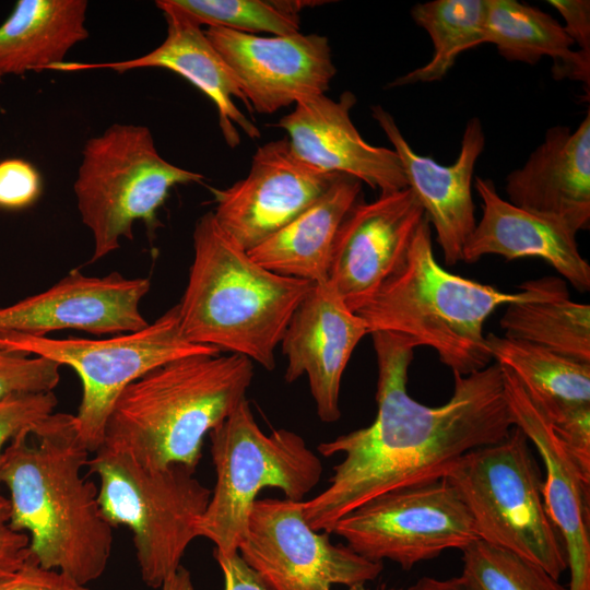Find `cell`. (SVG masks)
Returning a JSON list of instances; mask_svg holds the SVG:
<instances>
[{
    "label": "cell",
    "instance_id": "obj_14",
    "mask_svg": "<svg viewBox=\"0 0 590 590\" xmlns=\"http://www.w3.org/2000/svg\"><path fill=\"white\" fill-rule=\"evenodd\" d=\"M251 111L273 114L329 90L337 73L329 40L318 34L258 36L208 27Z\"/></svg>",
    "mask_w": 590,
    "mask_h": 590
},
{
    "label": "cell",
    "instance_id": "obj_6",
    "mask_svg": "<svg viewBox=\"0 0 590 590\" xmlns=\"http://www.w3.org/2000/svg\"><path fill=\"white\" fill-rule=\"evenodd\" d=\"M209 436L216 480L197 534L215 545L214 555L228 557L246 539L260 491L279 488L285 498L302 502L323 468L298 434L284 428L264 434L247 399Z\"/></svg>",
    "mask_w": 590,
    "mask_h": 590
},
{
    "label": "cell",
    "instance_id": "obj_27",
    "mask_svg": "<svg viewBox=\"0 0 590 590\" xmlns=\"http://www.w3.org/2000/svg\"><path fill=\"white\" fill-rule=\"evenodd\" d=\"M505 335L590 364V305L570 299L566 282L544 276L535 298L507 305Z\"/></svg>",
    "mask_w": 590,
    "mask_h": 590
},
{
    "label": "cell",
    "instance_id": "obj_21",
    "mask_svg": "<svg viewBox=\"0 0 590 590\" xmlns=\"http://www.w3.org/2000/svg\"><path fill=\"white\" fill-rule=\"evenodd\" d=\"M508 202L577 235L590 224V111L576 130L547 129L526 163L506 177Z\"/></svg>",
    "mask_w": 590,
    "mask_h": 590
},
{
    "label": "cell",
    "instance_id": "obj_26",
    "mask_svg": "<svg viewBox=\"0 0 590 590\" xmlns=\"http://www.w3.org/2000/svg\"><path fill=\"white\" fill-rule=\"evenodd\" d=\"M496 46L508 61L534 66L553 58V76L590 85V57L571 49L574 42L563 25L540 9L517 0H486L484 44Z\"/></svg>",
    "mask_w": 590,
    "mask_h": 590
},
{
    "label": "cell",
    "instance_id": "obj_15",
    "mask_svg": "<svg viewBox=\"0 0 590 590\" xmlns=\"http://www.w3.org/2000/svg\"><path fill=\"white\" fill-rule=\"evenodd\" d=\"M423 219L409 187L351 208L334 238L328 281L352 311L401 264Z\"/></svg>",
    "mask_w": 590,
    "mask_h": 590
},
{
    "label": "cell",
    "instance_id": "obj_33",
    "mask_svg": "<svg viewBox=\"0 0 590 590\" xmlns=\"http://www.w3.org/2000/svg\"><path fill=\"white\" fill-rule=\"evenodd\" d=\"M57 404L54 391L17 394L0 400V461L10 441L54 413Z\"/></svg>",
    "mask_w": 590,
    "mask_h": 590
},
{
    "label": "cell",
    "instance_id": "obj_16",
    "mask_svg": "<svg viewBox=\"0 0 590 590\" xmlns=\"http://www.w3.org/2000/svg\"><path fill=\"white\" fill-rule=\"evenodd\" d=\"M151 282L118 272L90 276L71 270L48 290L0 308V331L47 335L75 329L93 334L128 333L149 324L140 303Z\"/></svg>",
    "mask_w": 590,
    "mask_h": 590
},
{
    "label": "cell",
    "instance_id": "obj_36",
    "mask_svg": "<svg viewBox=\"0 0 590 590\" xmlns=\"http://www.w3.org/2000/svg\"><path fill=\"white\" fill-rule=\"evenodd\" d=\"M10 518V502L0 495V579L19 569L31 556L27 534L14 530Z\"/></svg>",
    "mask_w": 590,
    "mask_h": 590
},
{
    "label": "cell",
    "instance_id": "obj_8",
    "mask_svg": "<svg viewBox=\"0 0 590 590\" xmlns=\"http://www.w3.org/2000/svg\"><path fill=\"white\" fill-rule=\"evenodd\" d=\"M523 432L462 456L446 479L468 508L479 539L515 552L559 579L567 569L560 536L543 503V477Z\"/></svg>",
    "mask_w": 590,
    "mask_h": 590
},
{
    "label": "cell",
    "instance_id": "obj_41",
    "mask_svg": "<svg viewBox=\"0 0 590 590\" xmlns=\"http://www.w3.org/2000/svg\"><path fill=\"white\" fill-rule=\"evenodd\" d=\"M346 590H369L368 588L365 587V583H357V585H354V586H351V587H347ZM378 590H403L401 588H380Z\"/></svg>",
    "mask_w": 590,
    "mask_h": 590
},
{
    "label": "cell",
    "instance_id": "obj_23",
    "mask_svg": "<svg viewBox=\"0 0 590 590\" xmlns=\"http://www.w3.org/2000/svg\"><path fill=\"white\" fill-rule=\"evenodd\" d=\"M474 188L482 200L483 214L463 247L462 261L472 263L486 255L507 260L536 257L578 291H589L590 266L579 252L577 235L503 199L492 179L475 177Z\"/></svg>",
    "mask_w": 590,
    "mask_h": 590
},
{
    "label": "cell",
    "instance_id": "obj_25",
    "mask_svg": "<svg viewBox=\"0 0 590 590\" xmlns=\"http://www.w3.org/2000/svg\"><path fill=\"white\" fill-rule=\"evenodd\" d=\"M85 0H19L0 25V75L51 70L88 37Z\"/></svg>",
    "mask_w": 590,
    "mask_h": 590
},
{
    "label": "cell",
    "instance_id": "obj_13",
    "mask_svg": "<svg viewBox=\"0 0 590 590\" xmlns=\"http://www.w3.org/2000/svg\"><path fill=\"white\" fill-rule=\"evenodd\" d=\"M340 173L302 160L287 138L259 146L248 175L225 189L210 188L221 228L249 251L314 204Z\"/></svg>",
    "mask_w": 590,
    "mask_h": 590
},
{
    "label": "cell",
    "instance_id": "obj_29",
    "mask_svg": "<svg viewBox=\"0 0 590 590\" xmlns=\"http://www.w3.org/2000/svg\"><path fill=\"white\" fill-rule=\"evenodd\" d=\"M486 0H434L411 9L433 43L430 60L398 76L388 87L441 81L465 50L484 44Z\"/></svg>",
    "mask_w": 590,
    "mask_h": 590
},
{
    "label": "cell",
    "instance_id": "obj_32",
    "mask_svg": "<svg viewBox=\"0 0 590 590\" xmlns=\"http://www.w3.org/2000/svg\"><path fill=\"white\" fill-rule=\"evenodd\" d=\"M60 367L42 356L0 351V400L54 391L60 381Z\"/></svg>",
    "mask_w": 590,
    "mask_h": 590
},
{
    "label": "cell",
    "instance_id": "obj_39",
    "mask_svg": "<svg viewBox=\"0 0 590 590\" xmlns=\"http://www.w3.org/2000/svg\"><path fill=\"white\" fill-rule=\"evenodd\" d=\"M408 590H462L458 577L450 579H437L433 577H422Z\"/></svg>",
    "mask_w": 590,
    "mask_h": 590
},
{
    "label": "cell",
    "instance_id": "obj_42",
    "mask_svg": "<svg viewBox=\"0 0 590 590\" xmlns=\"http://www.w3.org/2000/svg\"><path fill=\"white\" fill-rule=\"evenodd\" d=\"M1 82H2V76L0 75V84H1Z\"/></svg>",
    "mask_w": 590,
    "mask_h": 590
},
{
    "label": "cell",
    "instance_id": "obj_17",
    "mask_svg": "<svg viewBox=\"0 0 590 590\" xmlns=\"http://www.w3.org/2000/svg\"><path fill=\"white\" fill-rule=\"evenodd\" d=\"M368 333L366 323L329 281L314 283L295 309L280 343L287 359L284 379L291 384L308 377L322 422L341 417L342 376L354 349Z\"/></svg>",
    "mask_w": 590,
    "mask_h": 590
},
{
    "label": "cell",
    "instance_id": "obj_35",
    "mask_svg": "<svg viewBox=\"0 0 590 590\" xmlns=\"http://www.w3.org/2000/svg\"><path fill=\"white\" fill-rule=\"evenodd\" d=\"M0 590H90L67 574L40 566L31 556L14 573L0 579Z\"/></svg>",
    "mask_w": 590,
    "mask_h": 590
},
{
    "label": "cell",
    "instance_id": "obj_9",
    "mask_svg": "<svg viewBox=\"0 0 590 590\" xmlns=\"http://www.w3.org/2000/svg\"><path fill=\"white\" fill-rule=\"evenodd\" d=\"M202 179L163 158L145 126L115 123L91 137L73 189L81 220L93 236L92 261L117 250L122 238L131 240L137 221L154 229L169 190Z\"/></svg>",
    "mask_w": 590,
    "mask_h": 590
},
{
    "label": "cell",
    "instance_id": "obj_24",
    "mask_svg": "<svg viewBox=\"0 0 590 590\" xmlns=\"http://www.w3.org/2000/svg\"><path fill=\"white\" fill-rule=\"evenodd\" d=\"M362 181L340 174L329 189L308 209L253 249L250 258L276 274L328 281L330 256L337 232L359 200Z\"/></svg>",
    "mask_w": 590,
    "mask_h": 590
},
{
    "label": "cell",
    "instance_id": "obj_4",
    "mask_svg": "<svg viewBox=\"0 0 590 590\" xmlns=\"http://www.w3.org/2000/svg\"><path fill=\"white\" fill-rule=\"evenodd\" d=\"M252 377V362L236 354H199L160 366L117 398L102 446L145 468L196 470L204 437L246 399Z\"/></svg>",
    "mask_w": 590,
    "mask_h": 590
},
{
    "label": "cell",
    "instance_id": "obj_19",
    "mask_svg": "<svg viewBox=\"0 0 590 590\" xmlns=\"http://www.w3.org/2000/svg\"><path fill=\"white\" fill-rule=\"evenodd\" d=\"M371 116L392 144L408 187L436 232L445 262L457 264L462 261L463 247L476 225L472 182L476 162L485 146L481 120L477 117L468 120L458 157L445 166L416 153L385 108L371 107Z\"/></svg>",
    "mask_w": 590,
    "mask_h": 590
},
{
    "label": "cell",
    "instance_id": "obj_10",
    "mask_svg": "<svg viewBox=\"0 0 590 590\" xmlns=\"http://www.w3.org/2000/svg\"><path fill=\"white\" fill-rule=\"evenodd\" d=\"M0 351L42 356L78 374L82 398L74 416L80 438L92 453L103 445L107 418L127 386L175 359L221 354L184 337L177 305L140 330L107 339H55L0 331Z\"/></svg>",
    "mask_w": 590,
    "mask_h": 590
},
{
    "label": "cell",
    "instance_id": "obj_31",
    "mask_svg": "<svg viewBox=\"0 0 590 590\" xmlns=\"http://www.w3.org/2000/svg\"><path fill=\"white\" fill-rule=\"evenodd\" d=\"M462 551V590H568L534 562L477 539Z\"/></svg>",
    "mask_w": 590,
    "mask_h": 590
},
{
    "label": "cell",
    "instance_id": "obj_11",
    "mask_svg": "<svg viewBox=\"0 0 590 590\" xmlns=\"http://www.w3.org/2000/svg\"><path fill=\"white\" fill-rule=\"evenodd\" d=\"M332 533L358 555L405 570L479 539L468 508L446 479L379 495L337 521Z\"/></svg>",
    "mask_w": 590,
    "mask_h": 590
},
{
    "label": "cell",
    "instance_id": "obj_3",
    "mask_svg": "<svg viewBox=\"0 0 590 590\" xmlns=\"http://www.w3.org/2000/svg\"><path fill=\"white\" fill-rule=\"evenodd\" d=\"M312 284L258 264L206 212L194 225L193 260L177 304L181 332L272 370L275 347Z\"/></svg>",
    "mask_w": 590,
    "mask_h": 590
},
{
    "label": "cell",
    "instance_id": "obj_30",
    "mask_svg": "<svg viewBox=\"0 0 590 590\" xmlns=\"http://www.w3.org/2000/svg\"><path fill=\"white\" fill-rule=\"evenodd\" d=\"M199 26L221 27L247 34L299 33V12L322 1L304 0H163Z\"/></svg>",
    "mask_w": 590,
    "mask_h": 590
},
{
    "label": "cell",
    "instance_id": "obj_2",
    "mask_svg": "<svg viewBox=\"0 0 590 590\" xmlns=\"http://www.w3.org/2000/svg\"><path fill=\"white\" fill-rule=\"evenodd\" d=\"M90 453L75 416L54 412L15 436L0 461L10 524L27 534L31 557L82 585L104 574L114 544L98 487L82 473Z\"/></svg>",
    "mask_w": 590,
    "mask_h": 590
},
{
    "label": "cell",
    "instance_id": "obj_28",
    "mask_svg": "<svg viewBox=\"0 0 590 590\" xmlns=\"http://www.w3.org/2000/svg\"><path fill=\"white\" fill-rule=\"evenodd\" d=\"M493 362L508 369L543 411L590 404V364L494 333L486 335Z\"/></svg>",
    "mask_w": 590,
    "mask_h": 590
},
{
    "label": "cell",
    "instance_id": "obj_1",
    "mask_svg": "<svg viewBox=\"0 0 590 590\" xmlns=\"http://www.w3.org/2000/svg\"><path fill=\"white\" fill-rule=\"evenodd\" d=\"M377 358V414L373 423L320 442L323 457L342 455L329 485L303 500L316 531L331 533L341 518L385 493L444 479L465 453L498 442L515 426L502 369L453 374L450 399L428 406L408 394V369L416 347L388 332L370 333Z\"/></svg>",
    "mask_w": 590,
    "mask_h": 590
},
{
    "label": "cell",
    "instance_id": "obj_7",
    "mask_svg": "<svg viewBox=\"0 0 590 590\" xmlns=\"http://www.w3.org/2000/svg\"><path fill=\"white\" fill-rule=\"evenodd\" d=\"M93 453L86 467L99 480L102 512L114 528H129L141 578L158 589L198 538L197 523L212 489L187 465L150 469L129 453L105 446Z\"/></svg>",
    "mask_w": 590,
    "mask_h": 590
},
{
    "label": "cell",
    "instance_id": "obj_5",
    "mask_svg": "<svg viewBox=\"0 0 590 590\" xmlns=\"http://www.w3.org/2000/svg\"><path fill=\"white\" fill-rule=\"evenodd\" d=\"M543 286L540 278L524 282L519 293H505L448 272L434 256L424 216L401 264L353 311L369 333H393L430 347L452 374L465 376L493 362L483 333L486 319L503 305L535 298Z\"/></svg>",
    "mask_w": 590,
    "mask_h": 590
},
{
    "label": "cell",
    "instance_id": "obj_20",
    "mask_svg": "<svg viewBox=\"0 0 590 590\" xmlns=\"http://www.w3.org/2000/svg\"><path fill=\"white\" fill-rule=\"evenodd\" d=\"M351 91L338 101L320 95L295 104L276 127L285 130L295 153L329 173L350 175L381 193L408 188L397 153L367 143L351 119L356 104Z\"/></svg>",
    "mask_w": 590,
    "mask_h": 590
},
{
    "label": "cell",
    "instance_id": "obj_40",
    "mask_svg": "<svg viewBox=\"0 0 590 590\" xmlns=\"http://www.w3.org/2000/svg\"><path fill=\"white\" fill-rule=\"evenodd\" d=\"M162 590H194L191 575L187 568H179L161 587Z\"/></svg>",
    "mask_w": 590,
    "mask_h": 590
},
{
    "label": "cell",
    "instance_id": "obj_37",
    "mask_svg": "<svg viewBox=\"0 0 590 590\" xmlns=\"http://www.w3.org/2000/svg\"><path fill=\"white\" fill-rule=\"evenodd\" d=\"M564 19L563 25L579 51L590 57V1L589 0H548Z\"/></svg>",
    "mask_w": 590,
    "mask_h": 590
},
{
    "label": "cell",
    "instance_id": "obj_34",
    "mask_svg": "<svg viewBox=\"0 0 590 590\" xmlns=\"http://www.w3.org/2000/svg\"><path fill=\"white\" fill-rule=\"evenodd\" d=\"M42 192L38 170L28 162L10 158L0 162V206L23 209L33 204Z\"/></svg>",
    "mask_w": 590,
    "mask_h": 590
},
{
    "label": "cell",
    "instance_id": "obj_12",
    "mask_svg": "<svg viewBox=\"0 0 590 590\" xmlns=\"http://www.w3.org/2000/svg\"><path fill=\"white\" fill-rule=\"evenodd\" d=\"M303 515V500L257 499L238 553L269 590H330L375 580L384 569L347 545L333 544Z\"/></svg>",
    "mask_w": 590,
    "mask_h": 590
},
{
    "label": "cell",
    "instance_id": "obj_22",
    "mask_svg": "<svg viewBox=\"0 0 590 590\" xmlns=\"http://www.w3.org/2000/svg\"><path fill=\"white\" fill-rule=\"evenodd\" d=\"M167 23L164 42L152 51L128 60L108 62H68L51 70L74 72L107 69L119 73L140 68H163L185 78L215 105L219 125L226 144L236 148L240 143L239 127L251 139H259L261 132L234 103L237 98L249 111L250 106L237 85L219 51L205 32L182 13L167 5L163 0L155 1Z\"/></svg>",
    "mask_w": 590,
    "mask_h": 590
},
{
    "label": "cell",
    "instance_id": "obj_38",
    "mask_svg": "<svg viewBox=\"0 0 590 590\" xmlns=\"http://www.w3.org/2000/svg\"><path fill=\"white\" fill-rule=\"evenodd\" d=\"M214 557L224 576V590H269L238 552L228 557Z\"/></svg>",
    "mask_w": 590,
    "mask_h": 590
},
{
    "label": "cell",
    "instance_id": "obj_18",
    "mask_svg": "<svg viewBox=\"0 0 590 590\" xmlns=\"http://www.w3.org/2000/svg\"><path fill=\"white\" fill-rule=\"evenodd\" d=\"M500 369L512 423L533 444L544 463L542 497L566 554L568 590H590V476L581 471L517 378L508 369Z\"/></svg>",
    "mask_w": 590,
    "mask_h": 590
}]
</instances>
